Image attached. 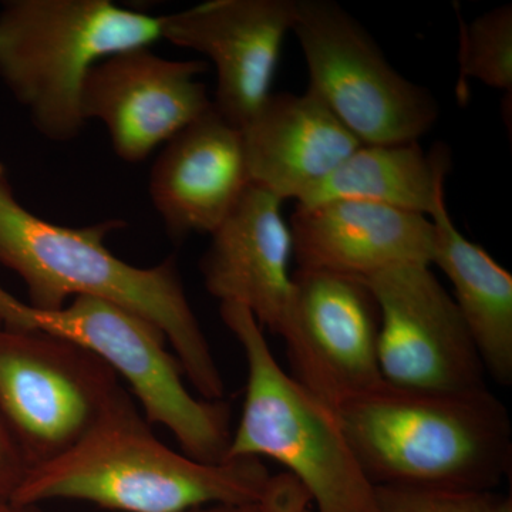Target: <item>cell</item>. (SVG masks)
I'll return each instance as SVG.
<instances>
[{
  "label": "cell",
  "mask_w": 512,
  "mask_h": 512,
  "mask_svg": "<svg viewBox=\"0 0 512 512\" xmlns=\"http://www.w3.org/2000/svg\"><path fill=\"white\" fill-rule=\"evenodd\" d=\"M251 185L239 128L214 106L164 144L150 197L170 237L211 235Z\"/></svg>",
  "instance_id": "cell-14"
},
{
  "label": "cell",
  "mask_w": 512,
  "mask_h": 512,
  "mask_svg": "<svg viewBox=\"0 0 512 512\" xmlns=\"http://www.w3.org/2000/svg\"><path fill=\"white\" fill-rule=\"evenodd\" d=\"M220 313L248 365L244 406L225 460L271 458L303 485L316 512H375V487L335 410L279 366L248 309L221 303Z\"/></svg>",
  "instance_id": "cell-5"
},
{
  "label": "cell",
  "mask_w": 512,
  "mask_h": 512,
  "mask_svg": "<svg viewBox=\"0 0 512 512\" xmlns=\"http://www.w3.org/2000/svg\"><path fill=\"white\" fill-rule=\"evenodd\" d=\"M202 60H171L150 47L124 50L94 64L80 94L83 120H99L121 160L140 163L212 109L198 76Z\"/></svg>",
  "instance_id": "cell-11"
},
{
  "label": "cell",
  "mask_w": 512,
  "mask_h": 512,
  "mask_svg": "<svg viewBox=\"0 0 512 512\" xmlns=\"http://www.w3.org/2000/svg\"><path fill=\"white\" fill-rule=\"evenodd\" d=\"M127 394L82 346L40 330L0 329V410L30 471L79 446Z\"/></svg>",
  "instance_id": "cell-8"
},
{
  "label": "cell",
  "mask_w": 512,
  "mask_h": 512,
  "mask_svg": "<svg viewBox=\"0 0 512 512\" xmlns=\"http://www.w3.org/2000/svg\"><path fill=\"white\" fill-rule=\"evenodd\" d=\"M470 80L512 100V6H497L473 22L458 18V96ZM504 101V103H505Z\"/></svg>",
  "instance_id": "cell-19"
},
{
  "label": "cell",
  "mask_w": 512,
  "mask_h": 512,
  "mask_svg": "<svg viewBox=\"0 0 512 512\" xmlns=\"http://www.w3.org/2000/svg\"><path fill=\"white\" fill-rule=\"evenodd\" d=\"M282 202L249 185L211 234L200 269L205 288L221 303L252 313L261 328L278 335L292 295L293 238Z\"/></svg>",
  "instance_id": "cell-13"
},
{
  "label": "cell",
  "mask_w": 512,
  "mask_h": 512,
  "mask_svg": "<svg viewBox=\"0 0 512 512\" xmlns=\"http://www.w3.org/2000/svg\"><path fill=\"white\" fill-rule=\"evenodd\" d=\"M363 281L379 305L377 355L384 383L427 392L487 387L466 323L430 265H397Z\"/></svg>",
  "instance_id": "cell-10"
},
{
  "label": "cell",
  "mask_w": 512,
  "mask_h": 512,
  "mask_svg": "<svg viewBox=\"0 0 512 512\" xmlns=\"http://www.w3.org/2000/svg\"><path fill=\"white\" fill-rule=\"evenodd\" d=\"M241 134L251 184L296 204L362 144L309 87L272 93Z\"/></svg>",
  "instance_id": "cell-16"
},
{
  "label": "cell",
  "mask_w": 512,
  "mask_h": 512,
  "mask_svg": "<svg viewBox=\"0 0 512 512\" xmlns=\"http://www.w3.org/2000/svg\"><path fill=\"white\" fill-rule=\"evenodd\" d=\"M3 319L9 328L40 330L69 340L103 360L136 394L148 423L164 426L185 456L218 464L231 443V409L195 397L167 338L150 320L93 296H77L57 311H40L6 292Z\"/></svg>",
  "instance_id": "cell-6"
},
{
  "label": "cell",
  "mask_w": 512,
  "mask_h": 512,
  "mask_svg": "<svg viewBox=\"0 0 512 512\" xmlns=\"http://www.w3.org/2000/svg\"><path fill=\"white\" fill-rule=\"evenodd\" d=\"M335 412L373 487L495 491L510 477V413L488 387L427 392L382 382Z\"/></svg>",
  "instance_id": "cell-2"
},
{
  "label": "cell",
  "mask_w": 512,
  "mask_h": 512,
  "mask_svg": "<svg viewBox=\"0 0 512 512\" xmlns=\"http://www.w3.org/2000/svg\"><path fill=\"white\" fill-rule=\"evenodd\" d=\"M375 512H512V498L495 491L375 487Z\"/></svg>",
  "instance_id": "cell-20"
},
{
  "label": "cell",
  "mask_w": 512,
  "mask_h": 512,
  "mask_svg": "<svg viewBox=\"0 0 512 512\" xmlns=\"http://www.w3.org/2000/svg\"><path fill=\"white\" fill-rule=\"evenodd\" d=\"M123 225L113 220L69 228L42 220L20 204L0 165V264L22 279L29 305L57 311L69 299L93 296L130 309L164 333L202 399L222 400L224 379L175 259L151 268L127 264L104 244Z\"/></svg>",
  "instance_id": "cell-1"
},
{
  "label": "cell",
  "mask_w": 512,
  "mask_h": 512,
  "mask_svg": "<svg viewBox=\"0 0 512 512\" xmlns=\"http://www.w3.org/2000/svg\"><path fill=\"white\" fill-rule=\"evenodd\" d=\"M187 512H261L259 504H214Z\"/></svg>",
  "instance_id": "cell-23"
},
{
  "label": "cell",
  "mask_w": 512,
  "mask_h": 512,
  "mask_svg": "<svg viewBox=\"0 0 512 512\" xmlns=\"http://www.w3.org/2000/svg\"><path fill=\"white\" fill-rule=\"evenodd\" d=\"M308 512H312V510H309Z\"/></svg>",
  "instance_id": "cell-26"
},
{
  "label": "cell",
  "mask_w": 512,
  "mask_h": 512,
  "mask_svg": "<svg viewBox=\"0 0 512 512\" xmlns=\"http://www.w3.org/2000/svg\"><path fill=\"white\" fill-rule=\"evenodd\" d=\"M451 168L447 146L424 151L419 141L360 144L332 175L298 207L360 200L429 218L446 202L444 184Z\"/></svg>",
  "instance_id": "cell-18"
},
{
  "label": "cell",
  "mask_w": 512,
  "mask_h": 512,
  "mask_svg": "<svg viewBox=\"0 0 512 512\" xmlns=\"http://www.w3.org/2000/svg\"><path fill=\"white\" fill-rule=\"evenodd\" d=\"M296 0H207L163 16L161 39L201 53L215 67L212 106L241 130L272 94Z\"/></svg>",
  "instance_id": "cell-12"
},
{
  "label": "cell",
  "mask_w": 512,
  "mask_h": 512,
  "mask_svg": "<svg viewBox=\"0 0 512 512\" xmlns=\"http://www.w3.org/2000/svg\"><path fill=\"white\" fill-rule=\"evenodd\" d=\"M163 16L110 0H9L0 10V80L47 140L67 143L86 121L84 79L106 57L150 47Z\"/></svg>",
  "instance_id": "cell-4"
},
{
  "label": "cell",
  "mask_w": 512,
  "mask_h": 512,
  "mask_svg": "<svg viewBox=\"0 0 512 512\" xmlns=\"http://www.w3.org/2000/svg\"><path fill=\"white\" fill-rule=\"evenodd\" d=\"M278 335L292 377L333 410L383 382L379 369L380 311L363 279L296 269Z\"/></svg>",
  "instance_id": "cell-9"
},
{
  "label": "cell",
  "mask_w": 512,
  "mask_h": 512,
  "mask_svg": "<svg viewBox=\"0 0 512 512\" xmlns=\"http://www.w3.org/2000/svg\"><path fill=\"white\" fill-rule=\"evenodd\" d=\"M292 32L308 66L309 89L360 143L419 141L436 126V97L397 72L339 3L296 0Z\"/></svg>",
  "instance_id": "cell-7"
},
{
  "label": "cell",
  "mask_w": 512,
  "mask_h": 512,
  "mask_svg": "<svg viewBox=\"0 0 512 512\" xmlns=\"http://www.w3.org/2000/svg\"><path fill=\"white\" fill-rule=\"evenodd\" d=\"M3 293H5V289L0 286V329L5 328V319H3V313H2V296Z\"/></svg>",
  "instance_id": "cell-25"
},
{
  "label": "cell",
  "mask_w": 512,
  "mask_h": 512,
  "mask_svg": "<svg viewBox=\"0 0 512 512\" xmlns=\"http://www.w3.org/2000/svg\"><path fill=\"white\" fill-rule=\"evenodd\" d=\"M298 269L367 279L404 264L431 266L429 218L360 200L298 207L289 221Z\"/></svg>",
  "instance_id": "cell-15"
},
{
  "label": "cell",
  "mask_w": 512,
  "mask_h": 512,
  "mask_svg": "<svg viewBox=\"0 0 512 512\" xmlns=\"http://www.w3.org/2000/svg\"><path fill=\"white\" fill-rule=\"evenodd\" d=\"M259 508L261 512H308L312 501L308 491L295 477L281 473L269 480Z\"/></svg>",
  "instance_id": "cell-22"
},
{
  "label": "cell",
  "mask_w": 512,
  "mask_h": 512,
  "mask_svg": "<svg viewBox=\"0 0 512 512\" xmlns=\"http://www.w3.org/2000/svg\"><path fill=\"white\" fill-rule=\"evenodd\" d=\"M29 473L25 454L0 410V505L12 503Z\"/></svg>",
  "instance_id": "cell-21"
},
{
  "label": "cell",
  "mask_w": 512,
  "mask_h": 512,
  "mask_svg": "<svg viewBox=\"0 0 512 512\" xmlns=\"http://www.w3.org/2000/svg\"><path fill=\"white\" fill-rule=\"evenodd\" d=\"M0 512H39L36 510V505H19V504H2L0 505Z\"/></svg>",
  "instance_id": "cell-24"
},
{
  "label": "cell",
  "mask_w": 512,
  "mask_h": 512,
  "mask_svg": "<svg viewBox=\"0 0 512 512\" xmlns=\"http://www.w3.org/2000/svg\"><path fill=\"white\" fill-rule=\"evenodd\" d=\"M433 259L454 289V302L473 339L485 373L501 386L512 383V275L451 220L447 204L430 217Z\"/></svg>",
  "instance_id": "cell-17"
},
{
  "label": "cell",
  "mask_w": 512,
  "mask_h": 512,
  "mask_svg": "<svg viewBox=\"0 0 512 512\" xmlns=\"http://www.w3.org/2000/svg\"><path fill=\"white\" fill-rule=\"evenodd\" d=\"M127 394L69 453L36 468L12 503L87 501L123 512L259 504L272 474L259 458L200 463L165 446Z\"/></svg>",
  "instance_id": "cell-3"
}]
</instances>
